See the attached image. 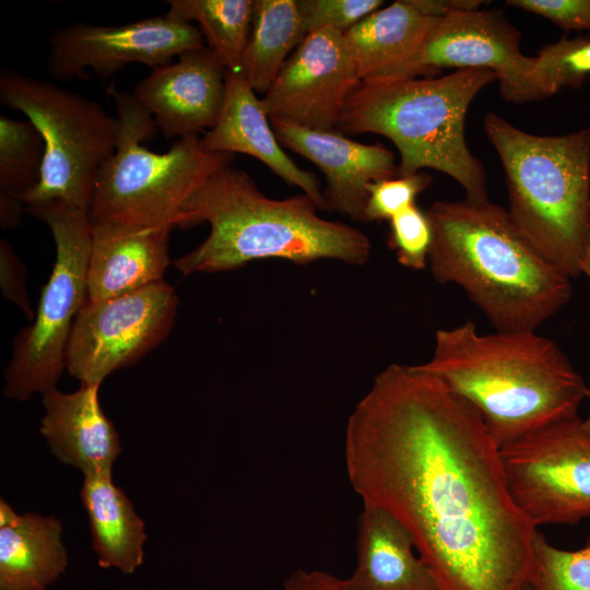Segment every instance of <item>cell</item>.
<instances>
[{
    "mask_svg": "<svg viewBox=\"0 0 590 590\" xmlns=\"http://www.w3.org/2000/svg\"><path fill=\"white\" fill-rule=\"evenodd\" d=\"M349 482L411 534L438 590H521L538 527L517 506L479 413L415 365L390 364L351 413Z\"/></svg>",
    "mask_w": 590,
    "mask_h": 590,
    "instance_id": "1",
    "label": "cell"
},
{
    "mask_svg": "<svg viewBox=\"0 0 590 590\" xmlns=\"http://www.w3.org/2000/svg\"><path fill=\"white\" fill-rule=\"evenodd\" d=\"M415 366L465 400L499 448L577 417L589 392L551 339L535 331L483 334L470 320L437 330L432 357Z\"/></svg>",
    "mask_w": 590,
    "mask_h": 590,
    "instance_id": "2",
    "label": "cell"
},
{
    "mask_svg": "<svg viewBox=\"0 0 590 590\" xmlns=\"http://www.w3.org/2000/svg\"><path fill=\"white\" fill-rule=\"evenodd\" d=\"M318 209L305 193L269 198L247 172L225 166L189 198L178 219L182 227L209 223V236L173 264L185 275L234 270L263 259L364 264L370 256L369 238L353 226L320 217Z\"/></svg>",
    "mask_w": 590,
    "mask_h": 590,
    "instance_id": "3",
    "label": "cell"
},
{
    "mask_svg": "<svg viewBox=\"0 0 590 590\" xmlns=\"http://www.w3.org/2000/svg\"><path fill=\"white\" fill-rule=\"evenodd\" d=\"M428 268L461 287L496 331H535L573 294L570 279L519 233L507 210L487 201H436Z\"/></svg>",
    "mask_w": 590,
    "mask_h": 590,
    "instance_id": "4",
    "label": "cell"
},
{
    "mask_svg": "<svg viewBox=\"0 0 590 590\" xmlns=\"http://www.w3.org/2000/svg\"><path fill=\"white\" fill-rule=\"evenodd\" d=\"M495 80L488 69L363 80L347 99L335 129L389 139L400 154L399 176L436 169L458 181L465 199L487 201L485 172L468 148L464 121L472 101Z\"/></svg>",
    "mask_w": 590,
    "mask_h": 590,
    "instance_id": "5",
    "label": "cell"
},
{
    "mask_svg": "<svg viewBox=\"0 0 590 590\" xmlns=\"http://www.w3.org/2000/svg\"><path fill=\"white\" fill-rule=\"evenodd\" d=\"M484 130L503 165L515 226L565 275L579 276L590 238V128L536 135L488 113Z\"/></svg>",
    "mask_w": 590,
    "mask_h": 590,
    "instance_id": "6",
    "label": "cell"
},
{
    "mask_svg": "<svg viewBox=\"0 0 590 590\" xmlns=\"http://www.w3.org/2000/svg\"><path fill=\"white\" fill-rule=\"evenodd\" d=\"M118 122L114 154L99 169L88 209L91 224L129 227L178 226L189 198L235 155L206 150L199 135L176 140L156 153L143 143L157 127L132 93L107 88Z\"/></svg>",
    "mask_w": 590,
    "mask_h": 590,
    "instance_id": "7",
    "label": "cell"
},
{
    "mask_svg": "<svg viewBox=\"0 0 590 590\" xmlns=\"http://www.w3.org/2000/svg\"><path fill=\"white\" fill-rule=\"evenodd\" d=\"M0 103L23 113L45 142L40 181L21 201L26 208L62 201L88 212L99 169L116 149L117 118L94 99L5 68Z\"/></svg>",
    "mask_w": 590,
    "mask_h": 590,
    "instance_id": "8",
    "label": "cell"
},
{
    "mask_svg": "<svg viewBox=\"0 0 590 590\" xmlns=\"http://www.w3.org/2000/svg\"><path fill=\"white\" fill-rule=\"evenodd\" d=\"M45 222L56 245V260L42 290L31 324L21 329L4 369L3 393L26 401L33 393L56 388L64 365L74 320L87 298L92 249L88 212L62 201L26 208Z\"/></svg>",
    "mask_w": 590,
    "mask_h": 590,
    "instance_id": "9",
    "label": "cell"
},
{
    "mask_svg": "<svg viewBox=\"0 0 590 590\" xmlns=\"http://www.w3.org/2000/svg\"><path fill=\"white\" fill-rule=\"evenodd\" d=\"M579 416L500 448L511 496L535 527L590 518V436Z\"/></svg>",
    "mask_w": 590,
    "mask_h": 590,
    "instance_id": "10",
    "label": "cell"
},
{
    "mask_svg": "<svg viewBox=\"0 0 590 590\" xmlns=\"http://www.w3.org/2000/svg\"><path fill=\"white\" fill-rule=\"evenodd\" d=\"M178 304L175 290L164 280L106 300L86 298L69 338L67 370L81 384L101 385L168 337Z\"/></svg>",
    "mask_w": 590,
    "mask_h": 590,
    "instance_id": "11",
    "label": "cell"
},
{
    "mask_svg": "<svg viewBox=\"0 0 590 590\" xmlns=\"http://www.w3.org/2000/svg\"><path fill=\"white\" fill-rule=\"evenodd\" d=\"M519 43L520 33L500 11L458 12L438 20L413 54L376 78L430 76L442 68L488 69L505 101L545 98L535 75L536 59L524 56Z\"/></svg>",
    "mask_w": 590,
    "mask_h": 590,
    "instance_id": "12",
    "label": "cell"
},
{
    "mask_svg": "<svg viewBox=\"0 0 590 590\" xmlns=\"http://www.w3.org/2000/svg\"><path fill=\"white\" fill-rule=\"evenodd\" d=\"M48 46L49 76L68 82L90 79L88 70L108 79L131 62L155 69L203 47L204 40L191 23L165 14L116 26L73 22L54 31Z\"/></svg>",
    "mask_w": 590,
    "mask_h": 590,
    "instance_id": "13",
    "label": "cell"
},
{
    "mask_svg": "<svg viewBox=\"0 0 590 590\" xmlns=\"http://www.w3.org/2000/svg\"><path fill=\"white\" fill-rule=\"evenodd\" d=\"M359 82L343 33L322 28L304 37L260 99L270 120L333 131Z\"/></svg>",
    "mask_w": 590,
    "mask_h": 590,
    "instance_id": "14",
    "label": "cell"
},
{
    "mask_svg": "<svg viewBox=\"0 0 590 590\" xmlns=\"http://www.w3.org/2000/svg\"><path fill=\"white\" fill-rule=\"evenodd\" d=\"M225 91L226 69L203 46L182 52L176 62L152 69L132 95L165 138L182 139L214 127Z\"/></svg>",
    "mask_w": 590,
    "mask_h": 590,
    "instance_id": "15",
    "label": "cell"
},
{
    "mask_svg": "<svg viewBox=\"0 0 590 590\" xmlns=\"http://www.w3.org/2000/svg\"><path fill=\"white\" fill-rule=\"evenodd\" d=\"M276 139L309 160L326 177L327 206L364 222L368 186L396 177L393 153L380 144H365L334 131H319L270 120Z\"/></svg>",
    "mask_w": 590,
    "mask_h": 590,
    "instance_id": "16",
    "label": "cell"
},
{
    "mask_svg": "<svg viewBox=\"0 0 590 590\" xmlns=\"http://www.w3.org/2000/svg\"><path fill=\"white\" fill-rule=\"evenodd\" d=\"M201 141L211 152L240 153L259 160L285 182L300 188L320 209H328L317 177L297 166L282 149L261 99L240 70L226 71L221 115Z\"/></svg>",
    "mask_w": 590,
    "mask_h": 590,
    "instance_id": "17",
    "label": "cell"
},
{
    "mask_svg": "<svg viewBox=\"0 0 590 590\" xmlns=\"http://www.w3.org/2000/svg\"><path fill=\"white\" fill-rule=\"evenodd\" d=\"M101 385L81 384L71 393L56 388L43 393L40 434L50 452L84 474H111L121 453L119 434L98 399Z\"/></svg>",
    "mask_w": 590,
    "mask_h": 590,
    "instance_id": "18",
    "label": "cell"
},
{
    "mask_svg": "<svg viewBox=\"0 0 590 590\" xmlns=\"http://www.w3.org/2000/svg\"><path fill=\"white\" fill-rule=\"evenodd\" d=\"M173 228L92 224L87 299L106 300L163 281Z\"/></svg>",
    "mask_w": 590,
    "mask_h": 590,
    "instance_id": "19",
    "label": "cell"
},
{
    "mask_svg": "<svg viewBox=\"0 0 590 590\" xmlns=\"http://www.w3.org/2000/svg\"><path fill=\"white\" fill-rule=\"evenodd\" d=\"M414 550L410 532L393 516L363 504L357 562L346 579L350 590H438L430 569Z\"/></svg>",
    "mask_w": 590,
    "mask_h": 590,
    "instance_id": "20",
    "label": "cell"
},
{
    "mask_svg": "<svg viewBox=\"0 0 590 590\" xmlns=\"http://www.w3.org/2000/svg\"><path fill=\"white\" fill-rule=\"evenodd\" d=\"M92 547L103 568L134 573L143 563L145 524L111 474H84L80 492Z\"/></svg>",
    "mask_w": 590,
    "mask_h": 590,
    "instance_id": "21",
    "label": "cell"
},
{
    "mask_svg": "<svg viewBox=\"0 0 590 590\" xmlns=\"http://www.w3.org/2000/svg\"><path fill=\"white\" fill-rule=\"evenodd\" d=\"M62 526L54 516L20 515L0 528V590H45L66 571Z\"/></svg>",
    "mask_w": 590,
    "mask_h": 590,
    "instance_id": "22",
    "label": "cell"
},
{
    "mask_svg": "<svg viewBox=\"0 0 590 590\" xmlns=\"http://www.w3.org/2000/svg\"><path fill=\"white\" fill-rule=\"evenodd\" d=\"M440 19L398 0L370 13L343 34L361 81L378 76L413 54Z\"/></svg>",
    "mask_w": 590,
    "mask_h": 590,
    "instance_id": "23",
    "label": "cell"
},
{
    "mask_svg": "<svg viewBox=\"0 0 590 590\" xmlns=\"http://www.w3.org/2000/svg\"><path fill=\"white\" fill-rule=\"evenodd\" d=\"M304 37L297 0H255L240 72L257 94L267 93Z\"/></svg>",
    "mask_w": 590,
    "mask_h": 590,
    "instance_id": "24",
    "label": "cell"
},
{
    "mask_svg": "<svg viewBox=\"0 0 590 590\" xmlns=\"http://www.w3.org/2000/svg\"><path fill=\"white\" fill-rule=\"evenodd\" d=\"M167 16L197 22L208 48L226 71L240 70L255 0H169Z\"/></svg>",
    "mask_w": 590,
    "mask_h": 590,
    "instance_id": "25",
    "label": "cell"
},
{
    "mask_svg": "<svg viewBox=\"0 0 590 590\" xmlns=\"http://www.w3.org/2000/svg\"><path fill=\"white\" fill-rule=\"evenodd\" d=\"M45 142L30 120L0 116V192L17 197L40 181Z\"/></svg>",
    "mask_w": 590,
    "mask_h": 590,
    "instance_id": "26",
    "label": "cell"
},
{
    "mask_svg": "<svg viewBox=\"0 0 590 590\" xmlns=\"http://www.w3.org/2000/svg\"><path fill=\"white\" fill-rule=\"evenodd\" d=\"M535 590H590V535L576 551L553 546L538 530L533 539Z\"/></svg>",
    "mask_w": 590,
    "mask_h": 590,
    "instance_id": "27",
    "label": "cell"
},
{
    "mask_svg": "<svg viewBox=\"0 0 590 590\" xmlns=\"http://www.w3.org/2000/svg\"><path fill=\"white\" fill-rule=\"evenodd\" d=\"M535 75L544 97L577 87L590 74V36L562 38L535 56Z\"/></svg>",
    "mask_w": 590,
    "mask_h": 590,
    "instance_id": "28",
    "label": "cell"
},
{
    "mask_svg": "<svg viewBox=\"0 0 590 590\" xmlns=\"http://www.w3.org/2000/svg\"><path fill=\"white\" fill-rule=\"evenodd\" d=\"M390 248L398 262L411 270H423L428 266L433 231L426 212L416 204L389 220Z\"/></svg>",
    "mask_w": 590,
    "mask_h": 590,
    "instance_id": "29",
    "label": "cell"
},
{
    "mask_svg": "<svg viewBox=\"0 0 590 590\" xmlns=\"http://www.w3.org/2000/svg\"><path fill=\"white\" fill-rule=\"evenodd\" d=\"M423 172L375 181L368 186L364 222L390 220L415 204L416 198L432 182Z\"/></svg>",
    "mask_w": 590,
    "mask_h": 590,
    "instance_id": "30",
    "label": "cell"
},
{
    "mask_svg": "<svg viewBox=\"0 0 590 590\" xmlns=\"http://www.w3.org/2000/svg\"><path fill=\"white\" fill-rule=\"evenodd\" d=\"M384 3L382 0H297L305 36L322 28L344 34Z\"/></svg>",
    "mask_w": 590,
    "mask_h": 590,
    "instance_id": "31",
    "label": "cell"
},
{
    "mask_svg": "<svg viewBox=\"0 0 590 590\" xmlns=\"http://www.w3.org/2000/svg\"><path fill=\"white\" fill-rule=\"evenodd\" d=\"M506 5L543 16L564 31H590V0H508Z\"/></svg>",
    "mask_w": 590,
    "mask_h": 590,
    "instance_id": "32",
    "label": "cell"
},
{
    "mask_svg": "<svg viewBox=\"0 0 590 590\" xmlns=\"http://www.w3.org/2000/svg\"><path fill=\"white\" fill-rule=\"evenodd\" d=\"M26 271L5 239L0 241V284L2 294L15 304L24 315L33 321L34 312L31 308L26 291Z\"/></svg>",
    "mask_w": 590,
    "mask_h": 590,
    "instance_id": "33",
    "label": "cell"
},
{
    "mask_svg": "<svg viewBox=\"0 0 590 590\" xmlns=\"http://www.w3.org/2000/svg\"><path fill=\"white\" fill-rule=\"evenodd\" d=\"M283 590H350L346 579L322 570L296 569L284 581Z\"/></svg>",
    "mask_w": 590,
    "mask_h": 590,
    "instance_id": "34",
    "label": "cell"
},
{
    "mask_svg": "<svg viewBox=\"0 0 590 590\" xmlns=\"http://www.w3.org/2000/svg\"><path fill=\"white\" fill-rule=\"evenodd\" d=\"M410 3L422 14L442 19L448 15L464 11L479 10L483 1L481 0H409Z\"/></svg>",
    "mask_w": 590,
    "mask_h": 590,
    "instance_id": "35",
    "label": "cell"
},
{
    "mask_svg": "<svg viewBox=\"0 0 590 590\" xmlns=\"http://www.w3.org/2000/svg\"><path fill=\"white\" fill-rule=\"evenodd\" d=\"M23 204L17 197L0 192V225L2 228H12L21 223Z\"/></svg>",
    "mask_w": 590,
    "mask_h": 590,
    "instance_id": "36",
    "label": "cell"
},
{
    "mask_svg": "<svg viewBox=\"0 0 590 590\" xmlns=\"http://www.w3.org/2000/svg\"><path fill=\"white\" fill-rule=\"evenodd\" d=\"M11 505L1 498L0 500V528L7 527L15 522L19 518Z\"/></svg>",
    "mask_w": 590,
    "mask_h": 590,
    "instance_id": "37",
    "label": "cell"
},
{
    "mask_svg": "<svg viewBox=\"0 0 590 590\" xmlns=\"http://www.w3.org/2000/svg\"><path fill=\"white\" fill-rule=\"evenodd\" d=\"M581 274H586L590 281V238H589L588 247H587L586 255L582 261ZM588 398H590V387H589ZM581 427H582V430L588 436H590V414L588 415L586 420L581 421Z\"/></svg>",
    "mask_w": 590,
    "mask_h": 590,
    "instance_id": "38",
    "label": "cell"
},
{
    "mask_svg": "<svg viewBox=\"0 0 590 590\" xmlns=\"http://www.w3.org/2000/svg\"><path fill=\"white\" fill-rule=\"evenodd\" d=\"M521 590H535V588L531 585V582H528L523 586Z\"/></svg>",
    "mask_w": 590,
    "mask_h": 590,
    "instance_id": "39",
    "label": "cell"
},
{
    "mask_svg": "<svg viewBox=\"0 0 590 590\" xmlns=\"http://www.w3.org/2000/svg\"><path fill=\"white\" fill-rule=\"evenodd\" d=\"M123 590H138V589H123Z\"/></svg>",
    "mask_w": 590,
    "mask_h": 590,
    "instance_id": "40",
    "label": "cell"
}]
</instances>
